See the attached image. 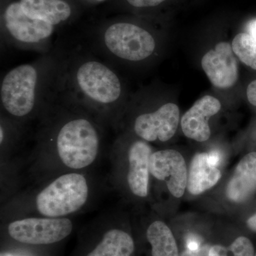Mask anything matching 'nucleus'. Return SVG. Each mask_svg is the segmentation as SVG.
I'll list each match as a JSON object with an SVG mask.
<instances>
[{"label":"nucleus","mask_w":256,"mask_h":256,"mask_svg":"<svg viewBox=\"0 0 256 256\" xmlns=\"http://www.w3.org/2000/svg\"><path fill=\"white\" fill-rule=\"evenodd\" d=\"M62 56L45 54L11 69L2 79V108L15 120L26 119L48 106L58 92Z\"/></svg>","instance_id":"nucleus-1"},{"label":"nucleus","mask_w":256,"mask_h":256,"mask_svg":"<svg viewBox=\"0 0 256 256\" xmlns=\"http://www.w3.org/2000/svg\"><path fill=\"white\" fill-rule=\"evenodd\" d=\"M58 90L90 111L112 112L124 96L118 75L92 56L62 57Z\"/></svg>","instance_id":"nucleus-2"},{"label":"nucleus","mask_w":256,"mask_h":256,"mask_svg":"<svg viewBox=\"0 0 256 256\" xmlns=\"http://www.w3.org/2000/svg\"><path fill=\"white\" fill-rule=\"evenodd\" d=\"M84 108L85 106L79 104L76 114L60 124L55 136L58 158L72 170H82L92 165L100 150V131L90 118L82 114Z\"/></svg>","instance_id":"nucleus-3"},{"label":"nucleus","mask_w":256,"mask_h":256,"mask_svg":"<svg viewBox=\"0 0 256 256\" xmlns=\"http://www.w3.org/2000/svg\"><path fill=\"white\" fill-rule=\"evenodd\" d=\"M98 47L110 60L140 62L156 50V38L137 24L124 22L111 23L96 38Z\"/></svg>","instance_id":"nucleus-4"},{"label":"nucleus","mask_w":256,"mask_h":256,"mask_svg":"<svg viewBox=\"0 0 256 256\" xmlns=\"http://www.w3.org/2000/svg\"><path fill=\"white\" fill-rule=\"evenodd\" d=\"M88 194V185L84 175H62L37 195L36 208L44 216L62 218L80 210L86 203Z\"/></svg>","instance_id":"nucleus-5"},{"label":"nucleus","mask_w":256,"mask_h":256,"mask_svg":"<svg viewBox=\"0 0 256 256\" xmlns=\"http://www.w3.org/2000/svg\"><path fill=\"white\" fill-rule=\"evenodd\" d=\"M3 40L10 45L22 50L46 53L55 26L44 20L28 16L20 2L8 5L3 16Z\"/></svg>","instance_id":"nucleus-6"},{"label":"nucleus","mask_w":256,"mask_h":256,"mask_svg":"<svg viewBox=\"0 0 256 256\" xmlns=\"http://www.w3.org/2000/svg\"><path fill=\"white\" fill-rule=\"evenodd\" d=\"M73 224L67 218H26L8 225V234L15 242L26 245L46 246L67 238Z\"/></svg>","instance_id":"nucleus-7"},{"label":"nucleus","mask_w":256,"mask_h":256,"mask_svg":"<svg viewBox=\"0 0 256 256\" xmlns=\"http://www.w3.org/2000/svg\"><path fill=\"white\" fill-rule=\"evenodd\" d=\"M180 122V109L168 102L154 112L139 114L134 121V132L146 142H166L174 136Z\"/></svg>","instance_id":"nucleus-8"},{"label":"nucleus","mask_w":256,"mask_h":256,"mask_svg":"<svg viewBox=\"0 0 256 256\" xmlns=\"http://www.w3.org/2000/svg\"><path fill=\"white\" fill-rule=\"evenodd\" d=\"M150 172L158 180L164 181L173 196L180 198L188 186V170L183 156L174 150L152 152Z\"/></svg>","instance_id":"nucleus-9"},{"label":"nucleus","mask_w":256,"mask_h":256,"mask_svg":"<svg viewBox=\"0 0 256 256\" xmlns=\"http://www.w3.org/2000/svg\"><path fill=\"white\" fill-rule=\"evenodd\" d=\"M202 66L210 82L218 88H229L238 80V62L232 45L220 42L204 56Z\"/></svg>","instance_id":"nucleus-10"},{"label":"nucleus","mask_w":256,"mask_h":256,"mask_svg":"<svg viewBox=\"0 0 256 256\" xmlns=\"http://www.w3.org/2000/svg\"><path fill=\"white\" fill-rule=\"evenodd\" d=\"M220 108V101L213 96H204L196 100L182 118L181 126L184 136L197 142L206 141L210 136L208 120Z\"/></svg>","instance_id":"nucleus-11"},{"label":"nucleus","mask_w":256,"mask_h":256,"mask_svg":"<svg viewBox=\"0 0 256 256\" xmlns=\"http://www.w3.org/2000/svg\"><path fill=\"white\" fill-rule=\"evenodd\" d=\"M151 146L146 141L132 143L128 151V183L133 194L146 197L149 184Z\"/></svg>","instance_id":"nucleus-12"},{"label":"nucleus","mask_w":256,"mask_h":256,"mask_svg":"<svg viewBox=\"0 0 256 256\" xmlns=\"http://www.w3.org/2000/svg\"><path fill=\"white\" fill-rule=\"evenodd\" d=\"M256 192V152L246 154L240 162L226 188L230 201L242 202Z\"/></svg>","instance_id":"nucleus-13"},{"label":"nucleus","mask_w":256,"mask_h":256,"mask_svg":"<svg viewBox=\"0 0 256 256\" xmlns=\"http://www.w3.org/2000/svg\"><path fill=\"white\" fill-rule=\"evenodd\" d=\"M20 3L28 16L44 20L55 28L66 22L72 14V6L66 0H20Z\"/></svg>","instance_id":"nucleus-14"},{"label":"nucleus","mask_w":256,"mask_h":256,"mask_svg":"<svg viewBox=\"0 0 256 256\" xmlns=\"http://www.w3.org/2000/svg\"><path fill=\"white\" fill-rule=\"evenodd\" d=\"M222 176L220 171L210 164L208 154L200 153L194 156L190 165L188 178V192L198 195L213 188Z\"/></svg>","instance_id":"nucleus-15"},{"label":"nucleus","mask_w":256,"mask_h":256,"mask_svg":"<svg viewBox=\"0 0 256 256\" xmlns=\"http://www.w3.org/2000/svg\"><path fill=\"white\" fill-rule=\"evenodd\" d=\"M134 250V240L129 234L111 228L85 256H132Z\"/></svg>","instance_id":"nucleus-16"},{"label":"nucleus","mask_w":256,"mask_h":256,"mask_svg":"<svg viewBox=\"0 0 256 256\" xmlns=\"http://www.w3.org/2000/svg\"><path fill=\"white\" fill-rule=\"evenodd\" d=\"M152 256H180L178 246L169 227L160 220L152 223L146 230Z\"/></svg>","instance_id":"nucleus-17"},{"label":"nucleus","mask_w":256,"mask_h":256,"mask_svg":"<svg viewBox=\"0 0 256 256\" xmlns=\"http://www.w3.org/2000/svg\"><path fill=\"white\" fill-rule=\"evenodd\" d=\"M234 54L240 62L256 70V40L248 33H240L232 42Z\"/></svg>","instance_id":"nucleus-18"},{"label":"nucleus","mask_w":256,"mask_h":256,"mask_svg":"<svg viewBox=\"0 0 256 256\" xmlns=\"http://www.w3.org/2000/svg\"><path fill=\"white\" fill-rule=\"evenodd\" d=\"M208 256H254V246L246 237L240 236L228 247L214 246L208 250Z\"/></svg>","instance_id":"nucleus-19"},{"label":"nucleus","mask_w":256,"mask_h":256,"mask_svg":"<svg viewBox=\"0 0 256 256\" xmlns=\"http://www.w3.org/2000/svg\"><path fill=\"white\" fill-rule=\"evenodd\" d=\"M128 4L136 8H153L164 2L166 0H126Z\"/></svg>","instance_id":"nucleus-20"},{"label":"nucleus","mask_w":256,"mask_h":256,"mask_svg":"<svg viewBox=\"0 0 256 256\" xmlns=\"http://www.w3.org/2000/svg\"><path fill=\"white\" fill-rule=\"evenodd\" d=\"M186 245L188 252H197L200 249V240L196 236L190 235L186 238Z\"/></svg>","instance_id":"nucleus-21"},{"label":"nucleus","mask_w":256,"mask_h":256,"mask_svg":"<svg viewBox=\"0 0 256 256\" xmlns=\"http://www.w3.org/2000/svg\"><path fill=\"white\" fill-rule=\"evenodd\" d=\"M248 100L252 106H256V80L249 84L247 88Z\"/></svg>","instance_id":"nucleus-22"},{"label":"nucleus","mask_w":256,"mask_h":256,"mask_svg":"<svg viewBox=\"0 0 256 256\" xmlns=\"http://www.w3.org/2000/svg\"><path fill=\"white\" fill-rule=\"evenodd\" d=\"M208 160L210 162V164L214 165L216 166L220 162V156L216 152H213L208 154Z\"/></svg>","instance_id":"nucleus-23"},{"label":"nucleus","mask_w":256,"mask_h":256,"mask_svg":"<svg viewBox=\"0 0 256 256\" xmlns=\"http://www.w3.org/2000/svg\"><path fill=\"white\" fill-rule=\"evenodd\" d=\"M248 34L256 40V20L250 22L247 26Z\"/></svg>","instance_id":"nucleus-24"},{"label":"nucleus","mask_w":256,"mask_h":256,"mask_svg":"<svg viewBox=\"0 0 256 256\" xmlns=\"http://www.w3.org/2000/svg\"><path fill=\"white\" fill-rule=\"evenodd\" d=\"M247 224L249 228L256 232V214L248 218Z\"/></svg>","instance_id":"nucleus-25"},{"label":"nucleus","mask_w":256,"mask_h":256,"mask_svg":"<svg viewBox=\"0 0 256 256\" xmlns=\"http://www.w3.org/2000/svg\"><path fill=\"white\" fill-rule=\"evenodd\" d=\"M201 252H198V250L195 252H188L183 256H204V252L202 254Z\"/></svg>","instance_id":"nucleus-26"},{"label":"nucleus","mask_w":256,"mask_h":256,"mask_svg":"<svg viewBox=\"0 0 256 256\" xmlns=\"http://www.w3.org/2000/svg\"><path fill=\"white\" fill-rule=\"evenodd\" d=\"M100 1H101V0H100Z\"/></svg>","instance_id":"nucleus-27"}]
</instances>
